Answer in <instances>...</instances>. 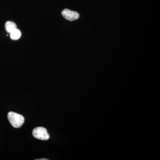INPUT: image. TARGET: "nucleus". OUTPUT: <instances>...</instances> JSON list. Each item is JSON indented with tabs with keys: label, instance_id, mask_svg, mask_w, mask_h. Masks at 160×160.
Segmentation results:
<instances>
[{
	"label": "nucleus",
	"instance_id": "nucleus-1",
	"mask_svg": "<svg viewBox=\"0 0 160 160\" xmlns=\"http://www.w3.org/2000/svg\"><path fill=\"white\" fill-rule=\"evenodd\" d=\"M8 118L12 126L16 128L22 126L25 121L22 115L13 112H9L8 114Z\"/></svg>",
	"mask_w": 160,
	"mask_h": 160
},
{
	"label": "nucleus",
	"instance_id": "nucleus-2",
	"mask_svg": "<svg viewBox=\"0 0 160 160\" xmlns=\"http://www.w3.org/2000/svg\"><path fill=\"white\" fill-rule=\"evenodd\" d=\"M32 135L36 138L41 140H47L49 138V135L47 129L43 127H38L32 131Z\"/></svg>",
	"mask_w": 160,
	"mask_h": 160
},
{
	"label": "nucleus",
	"instance_id": "nucleus-3",
	"mask_svg": "<svg viewBox=\"0 0 160 160\" xmlns=\"http://www.w3.org/2000/svg\"><path fill=\"white\" fill-rule=\"evenodd\" d=\"M62 15L66 20L73 21L79 18V14L77 12L72 11L69 9H65L62 12Z\"/></svg>",
	"mask_w": 160,
	"mask_h": 160
},
{
	"label": "nucleus",
	"instance_id": "nucleus-4",
	"mask_svg": "<svg viewBox=\"0 0 160 160\" xmlns=\"http://www.w3.org/2000/svg\"><path fill=\"white\" fill-rule=\"evenodd\" d=\"M5 27H6V30L7 32L10 33L15 30L16 29H17L16 24L11 21L6 22V25H5Z\"/></svg>",
	"mask_w": 160,
	"mask_h": 160
},
{
	"label": "nucleus",
	"instance_id": "nucleus-5",
	"mask_svg": "<svg viewBox=\"0 0 160 160\" xmlns=\"http://www.w3.org/2000/svg\"><path fill=\"white\" fill-rule=\"evenodd\" d=\"M21 35L22 33L19 29H17L10 33V38L13 40H18L21 37Z\"/></svg>",
	"mask_w": 160,
	"mask_h": 160
},
{
	"label": "nucleus",
	"instance_id": "nucleus-6",
	"mask_svg": "<svg viewBox=\"0 0 160 160\" xmlns=\"http://www.w3.org/2000/svg\"><path fill=\"white\" fill-rule=\"evenodd\" d=\"M35 160H48V159L42 158V159H35Z\"/></svg>",
	"mask_w": 160,
	"mask_h": 160
}]
</instances>
